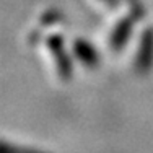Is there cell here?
Segmentation results:
<instances>
[{
    "label": "cell",
    "instance_id": "cell-1",
    "mask_svg": "<svg viewBox=\"0 0 153 153\" xmlns=\"http://www.w3.org/2000/svg\"><path fill=\"white\" fill-rule=\"evenodd\" d=\"M12 153H42L41 150H31V148H21L18 147V145H15V147H12Z\"/></svg>",
    "mask_w": 153,
    "mask_h": 153
}]
</instances>
